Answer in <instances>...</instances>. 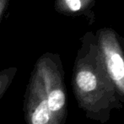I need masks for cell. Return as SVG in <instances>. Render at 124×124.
<instances>
[{
  "instance_id": "obj_1",
  "label": "cell",
  "mask_w": 124,
  "mask_h": 124,
  "mask_svg": "<svg viewBox=\"0 0 124 124\" xmlns=\"http://www.w3.org/2000/svg\"><path fill=\"white\" fill-rule=\"evenodd\" d=\"M72 87L79 107L91 119L104 123L111 110L121 108V100L107 73L103 75L86 62L77 61Z\"/></svg>"
},
{
  "instance_id": "obj_2",
  "label": "cell",
  "mask_w": 124,
  "mask_h": 124,
  "mask_svg": "<svg viewBox=\"0 0 124 124\" xmlns=\"http://www.w3.org/2000/svg\"><path fill=\"white\" fill-rule=\"evenodd\" d=\"M42 78L53 124H64L68 116L64 73L57 54L46 52L35 63Z\"/></svg>"
},
{
  "instance_id": "obj_3",
  "label": "cell",
  "mask_w": 124,
  "mask_h": 124,
  "mask_svg": "<svg viewBox=\"0 0 124 124\" xmlns=\"http://www.w3.org/2000/svg\"><path fill=\"white\" fill-rule=\"evenodd\" d=\"M23 109L26 124H53L44 84L35 66L26 86Z\"/></svg>"
},
{
  "instance_id": "obj_6",
  "label": "cell",
  "mask_w": 124,
  "mask_h": 124,
  "mask_svg": "<svg viewBox=\"0 0 124 124\" xmlns=\"http://www.w3.org/2000/svg\"><path fill=\"white\" fill-rule=\"evenodd\" d=\"M9 2L10 0H0V22L2 21V19L8 8Z\"/></svg>"
},
{
  "instance_id": "obj_4",
  "label": "cell",
  "mask_w": 124,
  "mask_h": 124,
  "mask_svg": "<svg viewBox=\"0 0 124 124\" xmlns=\"http://www.w3.org/2000/svg\"><path fill=\"white\" fill-rule=\"evenodd\" d=\"M102 52L105 68L116 92L124 103V57L113 43L103 41Z\"/></svg>"
},
{
  "instance_id": "obj_5",
  "label": "cell",
  "mask_w": 124,
  "mask_h": 124,
  "mask_svg": "<svg viewBox=\"0 0 124 124\" xmlns=\"http://www.w3.org/2000/svg\"><path fill=\"white\" fill-rule=\"evenodd\" d=\"M18 69L16 67H9L0 70V103L12 85Z\"/></svg>"
}]
</instances>
